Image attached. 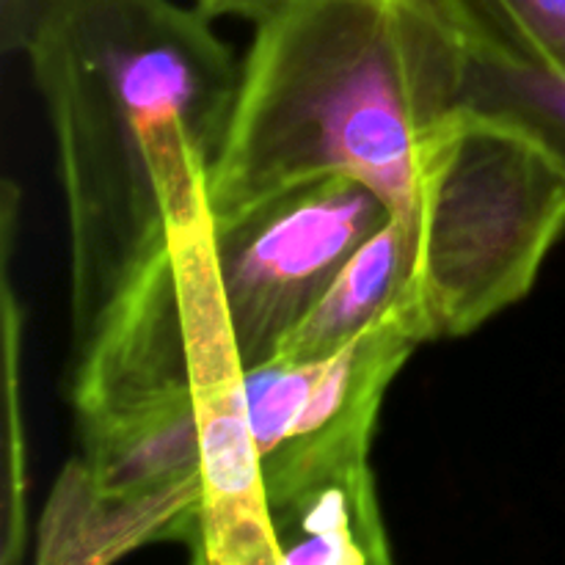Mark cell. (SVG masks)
I'll use <instances>...</instances> for the list:
<instances>
[{"label": "cell", "mask_w": 565, "mask_h": 565, "mask_svg": "<svg viewBox=\"0 0 565 565\" xmlns=\"http://www.w3.org/2000/svg\"><path fill=\"white\" fill-rule=\"evenodd\" d=\"M406 230L392 215L340 270L318 307L281 345L276 359L326 356L373 329L401 301L406 290Z\"/></svg>", "instance_id": "8"}, {"label": "cell", "mask_w": 565, "mask_h": 565, "mask_svg": "<svg viewBox=\"0 0 565 565\" xmlns=\"http://www.w3.org/2000/svg\"><path fill=\"white\" fill-rule=\"evenodd\" d=\"M188 552H191V561H188V565H215L202 546H188Z\"/></svg>", "instance_id": "14"}, {"label": "cell", "mask_w": 565, "mask_h": 565, "mask_svg": "<svg viewBox=\"0 0 565 565\" xmlns=\"http://www.w3.org/2000/svg\"><path fill=\"white\" fill-rule=\"evenodd\" d=\"M55 3L58 0H0V44L6 53H25Z\"/></svg>", "instance_id": "12"}, {"label": "cell", "mask_w": 565, "mask_h": 565, "mask_svg": "<svg viewBox=\"0 0 565 565\" xmlns=\"http://www.w3.org/2000/svg\"><path fill=\"white\" fill-rule=\"evenodd\" d=\"M395 218L408 276L390 318L417 345L472 334L533 290L565 232V171L516 127L463 110Z\"/></svg>", "instance_id": "3"}, {"label": "cell", "mask_w": 565, "mask_h": 565, "mask_svg": "<svg viewBox=\"0 0 565 565\" xmlns=\"http://www.w3.org/2000/svg\"><path fill=\"white\" fill-rule=\"evenodd\" d=\"M392 215L362 180L331 174L210 221L226 318L246 373L279 356L348 259Z\"/></svg>", "instance_id": "5"}, {"label": "cell", "mask_w": 565, "mask_h": 565, "mask_svg": "<svg viewBox=\"0 0 565 565\" xmlns=\"http://www.w3.org/2000/svg\"><path fill=\"white\" fill-rule=\"evenodd\" d=\"M467 61L434 0H281L254 22L207 177L210 221L331 174L406 213L467 110Z\"/></svg>", "instance_id": "2"}, {"label": "cell", "mask_w": 565, "mask_h": 565, "mask_svg": "<svg viewBox=\"0 0 565 565\" xmlns=\"http://www.w3.org/2000/svg\"><path fill=\"white\" fill-rule=\"evenodd\" d=\"M463 108L516 127L565 171V75L469 55Z\"/></svg>", "instance_id": "11"}, {"label": "cell", "mask_w": 565, "mask_h": 565, "mask_svg": "<svg viewBox=\"0 0 565 565\" xmlns=\"http://www.w3.org/2000/svg\"><path fill=\"white\" fill-rule=\"evenodd\" d=\"M469 55L565 75V0H434Z\"/></svg>", "instance_id": "9"}, {"label": "cell", "mask_w": 565, "mask_h": 565, "mask_svg": "<svg viewBox=\"0 0 565 565\" xmlns=\"http://www.w3.org/2000/svg\"><path fill=\"white\" fill-rule=\"evenodd\" d=\"M22 196L11 180L3 182L0 204V259H3V406H6V461H3V539H0V565H20L25 552V497L28 458L25 430L20 414L22 386V303L11 285V248L17 235V215Z\"/></svg>", "instance_id": "10"}, {"label": "cell", "mask_w": 565, "mask_h": 565, "mask_svg": "<svg viewBox=\"0 0 565 565\" xmlns=\"http://www.w3.org/2000/svg\"><path fill=\"white\" fill-rule=\"evenodd\" d=\"M281 0H193L199 11H202L207 20L215 17H241V20L257 22L268 14L270 9H276Z\"/></svg>", "instance_id": "13"}, {"label": "cell", "mask_w": 565, "mask_h": 565, "mask_svg": "<svg viewBox=\"0 0 565 565\" xmlns=\"http://www.w3.org/2000/svg\"><path fill=\"white\" fill-rule=\"evenodd\" d=\"M22 55L53 130L77 351L171 230L207 213L241 64L174 0H58Z\"/></svg>", "instance_id": "1"}, {"label": "cell", "mask_w": 565, "mask_h": 565, "mask_svg": "<svg viewBox=\"0 0 565 565\" xmlns=\"http://www.w3.org/2000/svg\"><path fill=\"white\" fill-rule=\"evenodd\" d=\"M279 565H395L370 461L268 500Z\"/></svg>", "instance_id": "7"}, {"label": "cell", "mask_w": 565, "mask_h": 565, "mask_svg": "<svg viewBox=\"0 0 565 565\" xmlns=\"http://www.w3.org/2000/svg\"><path fill=\"white\" fill-rule=\"evenodd\" d=\"M72 364L77 436L166 403L202 395L243 370L213 257L210 213L171 243L99 315Z\"/></svg>", "instance_id": "4"}, {"label": "cell", "mask_w": 565, "mask_h": 565, "mask_svg": "<svg viewBox=\"0 0 565 565\" xmlns=\"http://www.w3.org/2000/svg\"><path fill=\"white\" fill-rule=\"evenodd\" d=\"M417 342L392 318L326 356L270 359L246 373L265 500L370 461L386 390Z\"/></svg>", "instance_id": "6"}]
</instances>
